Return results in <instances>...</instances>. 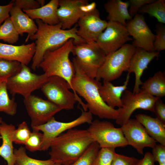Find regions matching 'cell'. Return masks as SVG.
Instances as JSON below:
<instances>
[{"instance_id": "cell-1", "label": "cell", "mask_w": 165, "mask_h": 165, "mask_svg": "<svg viewBox=\"0 0 165 165\" xmlns=\"http://www.w3.org/2000/svg\"><path fill=\"white\" fill-rule=\"evenodd\" d=\"M72 62L75 71L72 86L75 93L86 102L88 112L100 118L116 120L119 110L109 106L103 100L99 92L102 84L100 81L87 75L79 66L75 58Z\"/></svg>"}, {"instance_id": "cell-2", "label": "cell", "mask_w": 165, "mask_h": 165, "mask_svg": "<svg viewBox=\"0 0 165 165\" xmlns=\"http://www.w3.org/2000/svg\"><path fill=\"white\" fill-rule=\"evenodd\" d=\"M35 21L38 29L30 39L35 41V51L31 64V68L34 70L39 67L47 51L60 47L70 39H73L75 45L86 42L77 34V24L70 29L63 30L60 23L50 25L39 19H36Z\"/></svg>"}, {"instance_id": "cell-3", "label": "cell", "mask_w": 165, "mask_h": 165, "mask_svg": "<svg viewBox=\"0 0 165 165\" xmlns=\"http://www.w3.org/2000/svg\"><path fill=\"white\" fill-rule=\"evenodd\" d=\"M94 142L87 130L71 129L51 141L49 154L55 163L69 165Z\"/></svg>"}, {"instance_id": "cell-4", "label": "cell", "mask_w": 165, "mask_h": 165, "mask_svg": "<svg viewBox=\"0 0 165 165\" xmlns=\"http://www.w3.org/2000/svg\"><path fill=\"white\" fill-rule=\"evenodd\" d=\"M74 45L73 39H70L60 47L47 51L39 67L49 77L56 76L64 79L68 84L70 89L79 96L75 93L72 85L75 71L73 63L69 57Z\"/></svg>"}, {"instance_id": "cell-5", "label": "cell", "mask_w": 165, "mask_h": 165, "mask_svg": "<svg viewBox=\"0 0 165 165\" xmlns=\"http://www.w3.org/2000/svg\"><path fill=\"white\" fill-rule=\"evenodd\" d=\"M47 100L62 110H72L78 101L84 111H87L86 104L79 96L70 90L69 86L63 79L54 76L49 77L41 88Z\"/></svg>"}, {"instance_id": "cell-6", "label": "cell", "mask_w": 165, "mask_h": 165, "mask_svg": "<svg viewBox=\"0 0 165 165\" xmlns=\"http://www.w3.org/2000/svg\"><path fill=\"white\" fill-rule=\"evenodd\" d=\"M135 49L132 44L126 43L118 50L107 55L95 79L111 82L119 77L123 72L127 71Z\"/></svg>"}, {"instance_id": "cell-7", "label": "cell", "mask_w": 165, "mask_h": 165, "mask_svg": "<svg viewBox=\"0 0 165 165\" xmlns=\"http://www.w3.org/2000/svg\"><path fill=\"white\" fill-rule=\"evenodd\" d=\"M72 53L75 56V58L78 64L85 74L95 79L106 56L96 42L74 44Z\"/></svg>"}, {"instance_id": "cell-8", "label": "cell", "mask_w": 165, "mask_h": 165, "mask_svg": "<svg viewBox=\"0 0 165 165\" xmlns=\"http://www.w3.org/2000/svg\"><path fill=\"white\" fill-rule=\"evenodd\" d=\"M49 77L44 73L41 75L33 73L27 65L22 64L20 71L7 80V90L13 97L18 94L25 98L41 89Z\"/></svg>"}, {"instance_id": "cell-9", "label": "cell", "mask_w": 165, "mask_h": 165, "mask_svg": "<svg viewBox=\"0 0 165 165\" xmlns=\"http://www.w3.org/2000/svg\"><path fill=\"white\" fill-rule=\"evenodd\" d=\"M87 130L101 148L115 149L128 145L121 127H115L110 122L95 119Z\"/></svg>"}, {"instance_id": "cell-10", "label": "cell", "mask_w": 165, "mask_h": 165, "mask_svg": "<svg viewBox=\"0 0 165 165\" xmlns=\"http://www.w3.org/2000/svg\"><path fill=\"white\" fill-rule=\"evenodd\" d=\"M159 98H160L142 91L133 93L129 90H125L121 97L122 106L118 108L119 115L116 120V123L122 126L129 120L132 113L138 109L154 113L155 103Z\"/></svg>"}, {"instance_id": "cell-11", "label": "cell", "mask_w": 165, "mask_h": 165, "mask_svg": "<svg viewBox=\"0 0 165 165\" xmlns=\"http://www.w3.org/2000/svg\"><path fill=\"white\" fill-rule=\"evenodd\" d=\"M88 0H59L57 14L63 30L70 29L82 17L96 9L95 2Z\"/></svg>"}, {"instance_id": "cell-12", "label": "cell", "mask_w": 165, "mask_h": 165, "mask_svg": "<svg viewBox=\"0 0 165 165\" xmlns=\"http://www.w3.org/2000/svg\"><path fill=\"white\" fill-rule=\"evenodd\" d=\"M92 121V115L88 111L82 110L80 116L71 121H58L53 117L46 123L32 129L42 132L43 140L41 151H45L50 148L52 140L64 132L85 123L90 124Z\"/></svg>"}, {"instance_id": "cell-13", "label": "cell", "mask_w": 165, "mask_h": 165, "mask_svg": "<svg viewBox=\"0 0 165 165\" xmlns=\"http://www.w3.org/2000/svg\"><path fill=\"white\" fill-rule=\"evenodd\" d=\"M24 103L31 119L32 128L46 123L62 110L48 100L31 94L24 98Z\"/></svg>"}, {"instance_id": "cell-14", "label": "cell", "mask_w": 165, "mask_h": 165, "mask_svg": "<svg viewBox=\"0 0 165 165\" xmlns=\"http://www.w3.org/2000/svg\"><path fill=\"white\" fill-rule=\"evenodd\" d=\"M131 40L133 39L130 37L126 26L116 22L108 21L106 28L96 42L107 55Z\"/></svg>"}, {"instance_id": "cell-15", "label": "cell", "mask_w": 165, "mask_h": 165, "mask_svg": "<svg viewBox=\"0 0 165 165\" xmlns=\"http://www.w3.org/2000/svg\"><path fill=\"white\" fill-rule=\"evenodd\" d=\"M126 27L130 36L133 38L132 44L134 46L149 52L155 51L153 43L155 35L148 27L142 15L137 13L126 22Z\"/></svg>"}, {"instance_id": "cell-16", "label": "cell", "mask_w": 165, "mask_h": 165, "mask_svg": "<svg viewBox=\"0 0 165 165\" xmlns=\"http://www.w3.org/2000/svg\"><path fill=\"white\" fill-rule=\"evenodd\" d=\"M121 127L128 145L132 146L141 155H144L145 148L152 149L156 145V141L136 119H130Z\"/></svg>"}, {"instance_id": "cell-17", "label": "cell", "mask_w": 165, "mask_h": 165, "mask_svg": "<svg viewBox=\"0 0 165 165\" xmlns=\"http://www.w3.org/2000/svg\"><path fill=\"white\" fill-rule=\"evenodd\" d=\"M77 35L88 43L95 42L99 35L106 28L108 22L102 20L96 8L79 20Z\"/></svg>"}, {"instance_id": "cell-18", "label": "cell", "mask_w": 165, "mask_h": 165, "mask_svg": "<svg viewBox=\"0 0 165 165\" xmlns=\"http://www.w3.org/2000/svg\"><path fill=\"white\" fill-rule=\"evenodd\" d=\"M159 55V52L156 51L149 52L141 48H136L127 71L128 73L130 74L134 73L135 75L133 93L140 91V86L142 83L141 78L144 71L147 68L151 61L155 57H158Z\"/></svg>"}, {"instance_id": "cell-19", "label": "cell", "mask_w": 165, "mask_h": 165, "mask_svg": "<svg viewBox=\"0 0 165 165\" xmlns=\"http://www.w3.org/2000/svg\"><path fill=\"white\" fill-rule=\"evenodd\" d=\"M35 43L14 46L0 42V59L15 61L27 65L35 51Z\"/></svg>"}, {"instance_id": "cell-20", "label": "cell", "mask_w": 165, "mask_h": 165, "mask_svg": "<svg viewBox=\"0 0 165 165\" xmlns=\"http://www.w3.org/2000/svg\"><path fill=\"white\" fill-rule=\"evenodd\" d=\"M130 78L127 73L126 79L121 86H115L111 82L103 81L99 89L100 95L104 101L109 106L114 108L122 106L121 97L123 92L127 88Z\"/></svg>"}, {"instance_id": "cell-21", "label": "cell", "mask_w": 165, "mask_h": 165, "mask_svg": "<svg viewBox=\"0 0 165 165\" xmlns=\"http://www.w3.org/2000/svg\"><path fill=\"white\" fill-rule=\"evenodd\" d=\"M10 17L19 35L28 34L30 39L36 33L38 27L33 20L18 7L13 5L10 11Z\"/></svg>"}, {"instance_id": "cell-22", "label": "cell", "mask_w": 165, "mask_h": 165, "mask_svg": "<svg viewBox=\"0 0 165 165\" xmlns=\"http://www.w3.org/2000/svg\"><path fill=\"white\" fill-rule=\"evenodd\" d=\"M135 117L150 137L156 142L165 146V124L156 117L145 114H139Z\"/></svg>"}, {"instance_id": "cell-23", "label": "cell", "mask_w": 165, "mask_h": 165, "mask_svg": "<svg viewBox=\"0 0 165 165\" xmlns=\"http://www.w3.org/2000/svg\"><path fill=\"white\" fill-rule=\"evenodd\" d=\"M58 3L59 0H51L39 8L22 11L32 20L38 19L46 24L55 25L59 24L57 14Z\"/></svg>"}, {"instance_id": "cell-24", "label": "cell", "mask_w": 165, "mask_h": 165, "mask_svg": "<svg viewBox=\"0 0 165 165\" xmlns=\"http://www.w3.org/2000/svg\"><path fill=\"white\" fill-rule=\"evenodd\" d=\"M15 126L2 121L0 125V138L2 143L0 146V156L5 160L7 165H15L16 161L14 155V148L12 138Z\"/></svg>"}, {"instance_id": "cell-25", "label": "cell", "mask_w": 165, "mask_h": 165, "mask_svg": "<svg viewBox=\"0 0 165 165\" xmlns=\"http://www.w3.org/2000/svg\"><path fill=\"white\" fill-rule=\"evenodd\" d=\"M104 6L108 13L107 19L108 21L116 22L126 26L127 21L132 18L129 13L128 1L109 0L104 4Z\"/></svg>"}, {"instance_id": "cell-26", "label": "cell", "mask_w": 165, "mask_h": 165, "mask_svg": "<svg viewBox=\"0 0 165 165\" xmlns=\"http://www.w3.org/2000/svg\"><path fill=\"white\" fill-rule=\"evenodd\" d=\"M140 91L160 98L165 96V75L160 71L142 82Z\"/></svg>"}, {"instance_id": "cell-27", "label": "cell", "mask_w": 165, "mask_h": 165, "mask_svg": "<svg viewBox=\"0 0 165 165\" xmlns=\"http://www.w3.org/2000/svg\"><path fill=\"white\" fill-rule=\"evenodd\" d=\"M7 80L0 79V112L14 116L17 112V104L13 97L9 98L6 85Z\"/></svg>"}, {"instance_id": "cell-28", "label": "cell", "mask_w": 165, "mask_h": 165, "mask_svg": "<svg viewBox=\"0 0 165 165\" xmlns=\"http://www.w3.org/2000/svg\"><path fill=\"white\" fill-rule=\"evenodd\" d=\"M138 12L140 14L148 13L156 18L159 23H165V1L164 0H155L141 8Z\"/></svg>"}, {"instance_id": "cell-29", "label": "cell", "mask_w": 165, "mask_h": 165, "mask_svg": "<svg viewBox=\"0 0 165 165\" xmlns=\"http://www.w3.org/2000/svg\"><path fill=\"white\" fill-rule=\"evenodd\" d=\"M26 149L22 146L18 149H14L16 163L17 165H54L55 163L50 159L40 160L30 157L27 155Z\"/></svg>"}, {"instance_id": "cell-30", "label": "cell", "mask_w": 165, "mask_h": 165, "mask_svg": "<svg viewBox=\"0 0 165 165\" xmlns=\"http://www.w3.org/2000/svg\"><path fill=\"white\" fill-rule=\"evenodd\" d=\"M19 35L10 16L0 26V40L10 44L15 43L18 40Z\"/></svg>"}, {"instance_id": "cell-31", "label": "cell", "mask_w": 165, "mask_h": 165, "mask_svg": "<svg viewBox=\"0 0 165 165\" xmlns=\"http://www.w3.org/2000/svg\"><path fill=\"white\" fill-rule=\"evenodd\" d=\"M21 68L18 62L0 59V79L7 80L19 72Z\"/></svg>"}, {"instance_id": "cell-32", "label": "cell", "mask_w": 165, "mask_h": 165, "mask_svg": "<svg viewBox=\"0 0 165 165\" xmlns=\"http://www.w3.org/2000/svg\"><path fill=\"white\" fill-rule=\"evenodd\" d=\"M101 148L98 143L93 142L77 160L69 165H91Z\"/></svg>"}, {"instance_id": "cell-33", "label": "cell", "mask_w": 165, "mask_h": 165, "mask_svg": "<svg viewBox=\"0 0 165 165\" xmlns=\"http://www.w3.org/2000/svg\"><path fill=\"white\" fill-rule=\"evenodd\" d=\"M31 133L27 123L23 122L13 131L12 136L13 142L17 144L24 145Z\"/></svg>"}, {"instance_id": "cell-34", "label": "cell", "mask_w": 165, "mask_h": 165, "mask_svg": "<svg viewBox=\"0 0 165 165\" xmlns=\"http://www.w3.org/2000/svg\"><path fill=\"white\" fill-rule=\"evenodd\" d=\"M115 149L101 148L91 165H111Z\"/></svg>"}, {"instance_id": "cell-35", "label": "cell", "mask_w": 165, "mask_h": 165, "mask_svg": "<svg viewBox=\"0 0 165 165\" xmlns=\"http://www.w3.org/2000/svg\"><path fill=\"white\" fill-rule=\"evenodd\" d=\"M40 131L33 129L28 139L24 145L26 149L31 152L41 151L43 134Z\"/></svg>"}, {"instance_id": "cell-36", "label": "cell", "mask_w": 165, "mask_h": 165, "mask_svg": "<svg viewBox=\"0 0 165 165\" xmlns=\"http://www.w3.org/2000/svg\"><path fill=\"white\" fill-rule=\"evenodd\" d=\"M155 38L153 46L155 51L159 52L165 50V26L159 23L156 26Z\"/></svg>"}, {"instance_id": "cell-37", "label": "cell", "mask_w": 165, "mask_h": 165, "mask_svg": "<svg viewBox=\"0 0 165 165\" xmlns=\"http://www.w3.org/2000/svg\"><path fill=\"white\" fill-rule=\"evenodd\" d=\"M138 159L134 157H130L115 153L111 165H137Z\"/></svg>"}, {"instance_id": "cell-38", "label": "cell", "mask_w": 165, "mask_h": 165, "mask_svg": "<svg viewBox=\"0 0 165 165\" xmlns=\"http://www.w3.org/2000/svg\"><path fill=\"white\" fill-rule=\"evenodd\" d=\"M11 2L22 10H32L41 7L38 0H15Z\"/></svg>"}, {"instance_id": "cell-39", "label": "cell", "mask_w": 165, "mask_h": 165, "mask_svg": "<svg viewBox=\"0 0 165 165\" xmlns=\"http://www.w3.org/2000/svg\"><path fill=\"white\" fill-rule=\"evenodd\" d=\"M155 0H129V13L132 18L137 13L139 10L145 5L151 3Z\"/></svg>"}, {"instance_id": "cell-40", "label": "cell", "mask_w": 165, "mask_h": 165, "mask_svg": "<svg viewBox=\"0 0 165 165\" xmlns=\"http://www.w3.org/2000/svg\"><path fill=\"white\" fill-rule=\"evenodd\" d=\"M153 156L155 162H157L159 165H165V146L156 144L152 148Z\"/></svg>"}, {"instance_id": "cell-41", "label": "cell", "mask_w": 165, "mask_h": 165, "mask_svg": "<svg viewBox=\"0 0 165 165\" xmlns=\"http://www.w3.org/2000/svg\"><path fill=\"white\" fill-rule=\"evenodd\" d=\"M154 110L156 117L165 124V105L160 98L158 99L155 102Z\"/></svg>"}, {"instance_id": "cell-42", "label": "cell", "mask_w": 165, "mask_h": 165, "mask_svg": "<svg viewBox=\"0 0 165 165\" xmlns=\"http://www.w3.org/2000/svg\"><path fill=\"white\" fill-rule=\"evenodd\" d=\"M13 5L10 2L5 6H0V26L10 16V11Z\"/></svg>"}, {"instance_id": "cell-43", "label": "cell", "mask_w": 165, "mask_h": 165, "mask_svg": "<svg viewBox=\"0 0 165 165\" xmlns=\"http://www.w3.org/2000/svg\"><path fill=\"white\" fill-rule=\"evenodd\" d=\"M155 162L152 153L147 152L143 158L139 160L137 165H155Z\"/></svg>"}, {"instance_id": "cell-44", "label": "cell", "mask_w": 165, "mask_h": 165, "mask_svg": "<svg viewBox=\"0 0 165 165\" xmlns=\"http://www.w3.org/2000/svg\"><path fill=\"white\" fill-rule=\"evenodd\" d=\"M3 121L2 118L1 117H0V125Z\"/></svg>"}, {"instance_id": "cell-45", "label": "cell", "mask_w": 165, "mask_h": 165, "mask_svg": "<svg viewBox=\"0 0 165 165\" xmlns=\"http://www.w3.org/2000/svg\"><path fill=\"white\" fill-rule=\"evenodd\" d=\"M54 165H61L59 163H55Z\"/></svg>"}, {"instance_id": "cell-46", "label": "cell", "mask_w": 165, "mask_h": 165, "mask_svg": "<svg viewBox=\"0 0 165 165\" xmlns=\"http://www.w3.org/2000/svg\"><path fill=\"white\" fill-rule=\"evenodd\" d=\"M15 165H17L16 163Z\"/></svg>"}]
</instances>
